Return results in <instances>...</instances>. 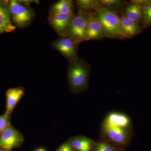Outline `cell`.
<instances>
[{"instance_id":"cell-1","label":"cell","mask_w":151,"mask_h":151,"mask_svg":"<svg viewBox=\"0 0 151 151\" xmlns=\"http://www.w3.org/2000/svg\"><path fill=\"white\" fill-rule=\"evenodd\" d=\"M90 68L84 60L78 58L70 60L68 70V79L70 89L78 93L87 88Z\"/></svg>"},{"instance_id":"cell-2","label":"cell","mask_w":151,"mask_h":151,"mask_svg":"<svg viewBox=\"0 0 151 151\" xmlns=\"http://www.w3.org/2000/svg\"><path fill=\"white\" fill-rule=\"evenodd\" d=\"M93 14L102 24L105 37L121 38L120 17L117 13L103 6Z\"/></svg>"},{"instance_id":"cell-3","label":"cell","mask_w":151,"mask_h":151,"mask_svg":"<svg viewBox=\"0 0 151 151\" xmlns=\"http://www.w3.org/2000/svg\"><path fill=\"white\" fill-rule=\"evenodd\" d=\"M91 13L78 11L74 15L64 37H67L77 44L85 41V34L87 23Z\"/></svg>"},{"instance_id":"cell-4","label":"cell","mask_w":151,"mask_h":151,"mask_svg":"<svg viewBox=\"0 0 151 151\" xmlns=\"http://www.w3.org/2000/svg\"><path fill=\"white\" fill-rule=\"evenodd\" d=\"M22 134L11 124L0 133V149L10 150L22 142Z\"/></svg>"},{"instance_id":"cell-5","label":"cell","mask_w":151,"mask_h":151,"mask_svg":"<svg viewBox=\"0 0 151 151\" xmlns=\"http://www.w3.org/2000/svg\"><path fill=\"white\" fill-rule=\"evenodd\" d=\"M78 45L74 41L67 37H61L51 43L53 48L58 50L69 61L78 58Z\"/></svg>"},{"instance_id":"cell-6","label":"cell","mask_w":151,"mask_h":151,"mask_svg":"<svg viewBox=\"0 0 151 151\" xmlns=\"http://www.w3.org/2000/svg\"><path fill=\"white\" fill-rule=\"evenodd\" d=\"M103 133L109 141L118 147L126 145L129 141V133L127 129L113 127L103 123Z\"/></svg>"},{"instance_id":"cell-7","label":"cell","mask_w":151,"mask_h":151,"mask_svg":"<svg viewBox=\"0 0 151 151\" xmlns=\"http://www.w3.org/2000/svg\"><path fill=\"white\" fill-rule=\"evenodd\" d=\"M74 16L73 13L50 15L49 22L58 34L61 37H64Z\"/></svg>"},{"instance_id":"cell-8","label":"cell","mask_w":151,"mask_h":151,"mask_svg":"<svg viewBox=\"0 0 151 151\" xmlns=\"http://www.w3.org/2000/svg\"><path fill=\"white\" fill-rule=\"evenodd\" d=\"M102 24L93 13L89 17L85 34V41L97 40L105 37Z\"/></svg>"},{"instance_id":"cell-9","label":"cell","mask_w":151,"mask_h":151,"mask_svg":"<svg viewBox=\"0 0 151 151\" xmlns=\"http://www.w3.org/2000/svg\"><path fill=\"white\" fill-rule=\"evenodd\" d=\"M141 27L138 22L123 16L120 17V34L121 38L133 37L141 32Z\"/></svg>"},{"instance_id":"cell-10","label":"cell","mask_w":151,"mask_h":151,"mask_svg":"<svg viewBox=\"0 0 151 151\" xmlns=\"http://www.w3.org/2000/svg\"><path fill=\"white\" fill-rule=\"evenodd\" d=\"M34 17L32 9L22 4L18 12L12 17V20L17 27H25L30 24Z\"/></svg>"},{"instance_id":"cell-11","label":"cell","mask_w":151,"mask_h":151,"mask_svg":"<svg viewBox=\"0 0 151 151\" xmlns=\"http://www.w3.org/2000/svg\"><path fill=\"white\" fill-rule=\"evenodd\" d=\"M10 15L7 5L0 1V34L12 32L16 29L11 21Z\"/></svg>"},{"instance_id":"cell-12","label":"cell","mask_w":151,"mask_h":151,"mask_svg":"<svg viewBox=\"0 0 151 151\" xmlns=\"http://www.w3.org/2000/svg\"><path fill=\"white\" fill-rule=\"evenodd\" d=\"M24 94V89L21 87L10 88L7 90L6 92V113L11 115Z\"/></svg>"},{"instance_id":"cell-13","label":"cell","mask_w":151,"mask_h":151,"mask_svg":"<svg viewBox=\"0 0 151 151\" xmlns=\"http://www.w3.org/2000/svg\"><path fill=\"white\" fill-rule=\"evenodd\" d=\"M104 123L123 129H127L130 124V119L127 115L119 113H112L109 114L105 119Z\"/></svg>"},{"instance_id":"cell-14","label":"cell","mask_w":151,"mask_h":151,"mask_svg":"<svg viewBox=\"0 0 151 151\" xmlns=\"http://www.w3.org/2000/svg\"><path fill=\"white\" fill-rule=\"evenodd\" d=\"M74 151H92L95 142L83 136L73 137L68 142Z\"/></svg>"},{"instance_id":"cell-15","label":"cell","mask_w":151,"mask_h":151,"mask_svg":"<svg viewBox=\"0 0 151 151\" xmlns=\"http://www.w3.org/2000/svg\"><path fill=\"white\" fill-rule=\"evenodd\" d=\"M74 4L71 0H60L55 3L50 9V15L73 13Z\"/></svg>"},{"instance_id":"cell-16","label":"cell","mask_w":151,"mask_h":151,"mask_svg":"<svg viewBox=\"0 0 151 151\" xmlns=\"http://www.w3.org/2000/svg\"><path fill=\"white\" fill-rule=\"evenodd\" d=\"M124 17L138 22L143 17V7L142 5L132 2L126 8Z\"/></svg>"},{"instance_id":"cell-17","label":"cell","mask_w":151,"mask_h":151,"mask_svg":"<svg viewBox=\"0 0 151 151\" xmlns=\"http://www.w3.org/2000/svg\"><path fill=\"white\" fill-rule=\"evenodd\" d=\"M76 4L78 11L89 13H92V11L95 12L103 6L100 1L95 0H78L76 1Z\"/></svg>"},{"instance_id":"cell-18","label":"cell","mask_w":151,"mask_h":151,"mask_svg":"<svg viewBox=\"0 0 151 151\" xmlns=\"http://www.w3.org/2000/svg\"><path fill=\"white\" fill-rule=\"evenodd\" d=\"M143 10L145 23L150 25H151V1L146 2L143 6Z\"/></svg>"},{"instance_id":"cell-19","label":"cell","mask_w":151,"mask_h":151,"mask_svg":"<svg viewBox=\"0 0 151 151\" xmlns=\"http://www.w3.org/2000/svg\"><path fill=\"white\" fill-rule=\"evenodd\" d=\"M92 151H117L114 147L104 142L95 143Z\"/></svg>"},{"instance_id":"cell-20","label":"cell","mask_w":151,"mask_h":151,"mask_svg":"<svg viewBox=\"0 0 151 151\" xmlns=\"http://www.w3.org/2000/svg\"><path fill=\"white\" fill-rule=\"evenodd\" d=\"M103 6L111 9L119 8L123 5L124 1L119 0H102L100 1Z\"/></svg>"},{"instance_id":"cell-21","label":"cell","mask_w":151,"mask_h":151,"mask_svg":"<svg viewBox=\"0 0 151 151\" xmlns=\"http://www.w3.org/2000/svg\"><path fill=\"white\" fill-rule=\"evenodd\" d=\"M10 115L6 113L4 115L0 116V133L10 124Z\"/></svg>"},{"instance_id":"cell-22","label":"cell","mask_w":151,"mask_h":151,"mask_svg":"<svg viewBox=\"0 0 151 151\" xmlns=\"http://www.w3.org/2000/svg\"><path fill=\"white\" fill-rule=\"evenodd\" d=\"M22 5V4L19 1L12 0L9 2V9L11 14L12 17L18 12Z\"/></svg>"},{"instance_id":"cell-23","label":"cell","mask_w":151,"mask_h":151,"mask_svg":"<svg viewBox=\"0 0 151 151\" xmlns=\"http://www.w3.org/2000/svg\"><path fill=\"white\" fill-rule=\"evenodd\" d=\"M57 151H74L69 142L64 143L58 148Z\"/></svg>"},{"instance_id":"cell-24","label":"cell","mask_w":151,"mask_h":151,"mask_svg":"<svg viewBox=\"0 0 151 151\" xmlns=\"http://www.w3.org/2000/svg\"><path fill=\"white\" fill-rule=\"evenodd\" d=\"M37 151H45V150H44L43 149H40L39 150H38Z\"/></svg>"},{"instance_id":"cell-25","label":"cell","mask_w":151,"mask_h":151,"mask_svg":"<svg viewBox=\"0 0 151 151\" xmlns=\"http://www.w3.org/2000/svg\"><path fill=\"white\" fill-rule=\"evenodd\" d=\"M0 151H8V150H2V149H0Z\"/></svg>"}]
</instances>
